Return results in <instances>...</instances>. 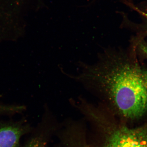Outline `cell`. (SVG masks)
Masks as SVG:
<instances>
[{"instance_id": "cell-1", "label": "cell", "mask_w": 147, "mask_h": 147, "mask_svg": "<svg viewBox=\"0 0 147 147\" xmlns=\"http://www.w3.org/2000/svg\"><path fill=\"white\" fill-rule=\"evenodd\" d=\"M78 79L125 117L139 118L147 111V69L125 55L104 52L96 63L85 66Z\"/></svg>"}, {"instance_id": "cell-2", "label": "cell", "mask_w": 147, "mask_h": 147, "mask_svg": "<svg viewBox=\"0 0 147 147\" xmlns=\"http://www.w3.org/2000/svg\"><path fill=\"white\" fill-rule=\"evenodd\" d=\"M104 147H147V125L138 128L123 127L116 129Z\"/></svg>"}, {"instance_id": "cell-3", "label": "cell", "mask_w": 147, "mask_h": 147, "mask_svg": "<svg viewBox=\"0 0 147 147\" xmlns=\"http://www.w3.org/2000/svg\"><path fill=\"white\" fill-rule=\"evenodd\" d=\"M22 134V130L16 127H0V147H17Z\"/></svg>"}, {"instance_id": "cell-4", "label": "cell", "mask_w": 147, "mask_h": 147, "mask_svg": "<svg viewBox=\"0 0 147 147\" xmlns=\"http://www.w3.org/2000/svg\"><path fill=\"white\" fill-rule=\"evenodd\" d=\"M24 147H42V144L39 139L36 138L32 139Z\"/></svg>"}, {"instance_id": "cell-5", "label": "cell", "mask_w": 147, "mask_h": 147, "mask_svg": "<svg viewBox=\"0 0 147 147\" xmlns=\"http://www.w3.org/2000/svg\"><path fill=\"white\" fill-rule=\"evenodd\" d=\"M139 49L142 51L145 57L147 58V43L144 42H141L139 44Z\"/></svg>"}, {"instance_id": "cell-6", "label": "cell", "mask_w": 147, "mask_h": 147, "mask_svg": "<svg viewBox=\"0 0 147 147\" xmlns=\"http://www.w3.org/2000/svg\"><path fill=\"white\" fill-rule=\"evenodd\" d=\"M16 109V108H10V107H4V106L0 105V111H4V110H12Z\"/></svg>"}, {"instance_id": "cell-7", "label": "cell", "mask_w": 147, "mask_h": 147, "mask_svg": "<svg viewBox=\"0 0 147 147\" xmlns=\"http://www.w3.org/2000/svg\"><path fill=\"white\" fill-rule=\"evenodd\" d=\"M144 16L147 19V13H145L144 14Z\"/></svg>"}]
</instances>
